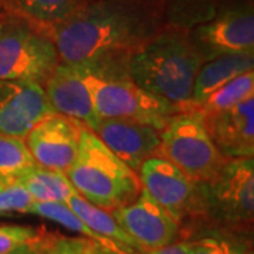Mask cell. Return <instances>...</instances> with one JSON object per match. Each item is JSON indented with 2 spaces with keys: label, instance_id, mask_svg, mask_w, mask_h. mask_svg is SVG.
Here are the masks:
<instances>
[{
  "label": "cell",
  "instance_id": "1f68e13d",
  "mask_svg": "<svg viewBox=\"0 0 254 254\" xmlns=\"http://www.w3.org/2000/svg\"><path fill=\"white\" fill-rule=\"evenodd\" d=\"M83 1H92V0H83Z\"/></svg>",
  "mask_w": 254,
  "mask_h": 254
},
{
  "label": "cell",
  "instance_id": "ba28073f",
  "mask_svg": "<svg viewBox=\"0 0 254 254\" xmlns=\"http://www.w3.org/2000/svg\"><path fill=\"white\" fill-rule=\"evenodd\" d=\"M192 46L203 61L219 55L254 53V11L252 3L222 9L208 21L188 30Z\"/></svg>",
  "mask_w": 254,
  "mask_h": 254
},
{
  "label": "cell",
  "instance_id": "44dd1931",
  "mask_svg": "<svg viewBox=\"0 0 254 254\" xmlns=\"http://www.w3.org/2000/svg\"><path fill=\"white\" fill-rule=\"evenodd\" d=\"M37 165L24 138L0 134V185L17 184Z\"/></svg>",
  "mask_w": 254,
  "mask_h": 254
},
{
  "label": "cell",
  "instance_id": "9c48e42d",
  "mask_svg": "<svg viewBox=\"0 0 254 254\" xmlns=\"http://www.w3.org/2000/svg\"><path fill=\"white\" fill-rule=\"evenodd\" d=\"M137 175L141 190L181 226L185 220L200 219L198 184L170 161L153 155L141 164Z\"/></svg>",
  "mask_w": 254,
  "mask_h": 254
},
{
  "label": "cell",
  "instance_id": "30bf717a",
  "mask_svg": "<svg viewBox=\"0 0 254 254\" xmlns=\"http://www.w3.org/2000/svg\"><path fill=\"white\" fill-rule=\"evenodd\" d=\"M141 253L163 249L178 240L181 225L141 190L136 199L112 212Z\"/></svg>",
  "mask_w": 254,
  "mask_h": 254
},
{
  "label": "cell",
  "instance_id": "83f0119b",
  "mask_svg": "<svg viewBox=\"0 0 254 254\" xmlns=\"http://www.w3.org/2000/svg\"><path fill=\"white\" fill-rule=\"evenodd\" d=\"M93 243L85 237L60 236L44 254H82Z\"/></svg>",
  "mask_w": 254,
  "mask_h": 254
},
{
  "label": "cell",
  "instance_id": "8992f818",
  "mask_svg": "<svg viewBox=\"0 0 254 254\" xmlns=\"http://www.w3.org/2000/svg\"><path fill=\"white\" fill-rule=\"evenodd\" d=\"M155 155L170 161L195 184L215 178L227 161L195 112H180L168 119L160 131Z\"/></svg>",
  "mask_w": 254,
  "mask_h": 254
},
{
  "label": "cell",
  "instance_id": "9a60e30c",
  "mask_svg": "<svg viewBox=\"0 0 254 254\" xmlns=\"http://www.w3.org/2000/svg\"><path fill=\"white\" fill-rule=\"evenodd\" d=\"M93 133L134 173L160 145V130L136 120L100 119Z\"/></svg>",
  "mask_w": 254,
  "mask_h": 254
},
{
  "label": "cell",
  "instance_id": "4fadbf2b",
  "mask_svg": "<svg viewBox=\"0 0 254 254\" xmlns=\"http://www.w3.org/2000/svg\"><path fill=\"white\" fill-rule=\"evenodd\" d=\"M210 140L227 160L254 157V96L229 109L196 113Z\"/></svg>",
  "mask_w": 254,
  "mask_h": 254
},
{
  "label": "cell",
  "instance_id": "ffe728a7",
  "mask_svg": "<svg viewBox=\"0 0 254 254\" xmlns=\"http://www.w3.org/2000/svg\"><path fill=\"white\" fill-rule=\"evenodd\" d=\"M34 202H58L66 203L73 192H76L66 174L37 167L20 182Z\"/></svg>",
  "mask_w": 254,
  "mask_h": 254
},
{
  "label": "cell",
  "instance_id": "f546056e",
  "mask_svg": "<svg viewBox=\"0 0 254 254\" xmlns=\"http://www.w3.org/2000/svg\"><path fill=\"white\" fill-rule=\"evenodd\" d=\"M82 254H103V253H102V250H100L98 246H96V245H91Z\"/></svg>",
  "mask_w": 254,
  "mask_h": 254
},
{
  "label": "cell",
  "instance_id": "603a6c76",
  "mask_svg": "<svg viewBox=\"0 0 254 254\" xmlns=\"http://www.w3.org/2000/svg\"><path fill=\"white\" fill-rule=\"evenodd\" d=\"M250 96H254V71H249L233 78L208 96V99L203 100L199 106L190 109V112L205 113L229 109Z\"/></svg>",
  "mask_w": 254,
  "mask_h": 254
},
{
  "label": "cell",
  "instance_id": "277c9868",
  "mask_svg": "<svg viewBox=\"0 0 254 254\" xmlns=\"http://www.w3.org/2000/svg\"><path fill=\"white\" fill-rule=\"evenodd\" d=\"M65 174L83 199L108 212L133 202L141 192L137 173L85 126L81 128L78 155Z\"/></svg>",
  "mask_w": 254,
  "mask_h": 254
},
{
  "label": "cell",
  "instance_id": "ac0fdd59",
  "mask_svg": "<svg viewBox=\"0 0 254 254\" xmlns=\"http://www.w3.org/2000/svg\"><path fill=\"white\" fill-rule=\"evenodd\" d=\"M27 213L36 215L41 218L48 219L57 222L68 230L83 235L85 239L91 240L93 245H96L102 250L103 254H144L141 252H137L128 246L119 245L116 242L110 240L108 237H103L93 232L91 227H88L81 219L73 213L71 208L66 203H58V202H34Z\"/></svg>",
  "mask_w": 254,
  "mask_h": 254
},
{
  "label": "cell",
  "instance_id": "6da1fadb",
  "mask_svg": "<svg viewBox=\"0 0 254 254\" xmlns=\"http://www.w3.org/2000/svg\"><path fill=\"white\" fill-rule=\"evenodd\" d=\"M165 27V0H92L43 34L60 63L83 65L128 58Z\"/></svg>",
  "mask_w": 254,
  "mask_h": 254
},
{
  "label": "cell",
  "instance_id": "5bb4252c",
  "mask_svg": "<svg viewBox=\"0 0 254 254\" xmlns=\"http://www.w3.org/2000/svg\"><path fill=\"white\" fill-rule=\"evenodd\" d=\"M46 96L55 113L71 119L93 131L98 116L81 69L76 65L58 63L51 75L43 83Z\"/></svg>",
  "mask_w": 254,
  "mask_h": 254
},
{
  "label": "cell",
  "instance_id": "cb8c5ba5",
  "mask_svg": "<svg viewBox=\"0 0 254 254\" xmlns=\"http://www.w3.org/2000/svg\"><path fill=\"white\" fill-rule=\"evenodd\" d=\"M190 254H245L250 246L237 233L216 229L188 240Z\"/></svg>",
  "mask_w": 254,
  "mask_h": 254
},
{
  "label": "cell",
  "instance_id": "d4e9b609",
  "mask_svg": "<svg viewBox=\"0 0 254 254\" xmlns=\"http://www.w3.org/2000/svg\"><path fill=\"white\" fill-rule=\"evenodd\" d=\"M33 203L34 200L21 184H13L0 190V215L11 212L27 213Z\"/></svg>",
  "mask_w": 254,
  "mask_h": 254
},
{
  "label": "cell",
  "instance_id": "5b68a950",
  "mask_svg": "<svg viewBox=\"0 0 254 254\" xmlns=\"http://www.w3.org/2000/svg\"><path fill=\"white\" fill-rule=\"evenodd\" d=\"M200 219L222 230L240 233L253 226L254 158L227 160L218 175L198 184Z\"/></svg>",
  "mask_w": 254,
  "mask_h": 254
},
{
  "label": "cell",
  "instance_id": "d6a6232c",
  "mask_svg": "<svg viewBox=\"0 0 254 254\" xmlns=\"http://www.w3.org/2000/svg\"><path fill=\"white\" fill-rule=\"evenodd\" d=\"M1 188H4V187H1V185H0V190H1Z\"/></svg>",
  "mask_w": 254,
  "mask_h": 254
},
{
  "label": "cell",
  "instance_id": "3957f363",
  "mask_svg": "<svg viewBox=\"0 0 254 254\" xmlns=\"http://www.w3.org/2000/svg\"><path fill=\"white\" fill-rule=\"evenodd\" d=\"M127 58H112L76 65L100 119H127L163 130L181 109L141 89L128 76Z\"/></svg>",
  "mask_w": 254,
  "mask_h": 254
},
{
  "label": "cell",
  "instance_id": "f1b7e54d",
  "mask_svg": "<svg viewBox=\"0 0 254 254\" xmlns=\"http://www.w3.org/2000/svg\"><path fill=\"white\" fill-rule=\"evenodd\" d=\"M144 254H190V245L188 240H177L163 249L147 252Z\"/></svg>",
  "mask_w": 254,
  "mask_h": 254
},
{
  "label": "cell",
  "instance_id": "484cf974",
  "mask_svg": "<svg viewBox=\"0 0 254 254\" xmlns=\"http://www.w3.org/2000/svg\"><path fill=\"white\" fill-rule=\"evenodd\" d=\"M41 227L18 226V225H1L0 226V254H6L18 246L34 239Z\"/></svg>",
  "mask_w": 254,
  "mask_h": 254
},
{
  "label": "cell",
  "instance_id": "8fae6325",
  "mask_svg": "<svg viewBox=\"0 0 254 254\" xmlns=\"http://www.w3.org/2000/svg\"><path fill=\"white\" fill-rule=\"evenodd\" d=\"M81 128V123L54 113L33 127L24 141L38 167L66 173L78 155Z\"/></svg>",
  "mask_w": 254,
  "mask_h": 254
},
{
  "label": "cell",
  "instance_id": "52a82bcc",
  "mask_svg": "<svg viewBox=\"0 0 254 254\" xmlns=\"http://www.w3.org/2000/svg\"><path fill=\"white\" fill-rule=\"evenodd\" d=\"M60 63L54 43L21 21L0 24V81L43 85Z\"/></svg>",
  "mask_w": 254,
  "mask_h": 254
},
{
  "label": "cell",
  "instance_id": "e0dca14e",
  "mask_svg": "<svg viewBox=\"0 0 254 254\" xmlns=\"http://www.w3.org/2000/svg\"><path fill=\"white\" fill-rule=\"evenodd\" d=\"M249 71H254V53L219 55L203 61L195 78L190 110L199 106L225 83Z\"/></svg>",
  "mask_w": 254,
  "mask_h": 254
},
{
  "label": "cell",
  "instance_id": "7a4b0ae2",
  "mask_svg": "<svg viewBox=\"0 0 254 254\" xmlns=\"http://www.w3.org/2000/svg\"><path fill=\"white\" fill-rule=\"evenodd\" d=\"M203 60L190 44L188 31L165 27L128 55V76L145 92L190 110L196 73Z\"/></svg>",
  "mask_w": 254,
  "mask_h": 254
},
{
  "label": "cell",
  "instance_id": "d6986e66",
  "mask_svg": "<svg viewBox=\"0 0 254 254\" xmlns=\"http://www.w3.org/2000/svg\"><path fill=\"white\" fill-rule=\"evenodd\" d=\"M66 205L86 226L91 227L92 230L96 232L98 235L108 237L119 245L128 246L137 252H140L137 249L134 240L127 235L116 222V219L113 218L112 212H108L105 209H100L92 205L86 199H83L78 192H73L71 198L66 202Z\"/></svg>",
  "mask_w": 254,
  "mask_h": 254
},
{
  "label": "cell",
  "instance_id": "4dcf8cb0",
  "mask_svg": "<svg viewBox=\"0 0 254 254\" xmlns=\"http://www.w3.org/2000/svg\"><path fill=\"white\" fill-rule=\"evenodd\" d=\"M245 254H253V249L250 247V249H249V250H247V252H246Z\"/></svg>",
  "mask_w": 254,
  "mask_h": 254
},
{
  "label": "cell",
  "instance_id": "7c38bea8",
  "mask_svg": "<svg viewBox=\"0 0 254 254\" xmlns=\"http://www.w3.org/2000/svg\"><path fill=\"white\" fill-rule=\"evenodd\" d=\"M54 113L43 85L0 81V134L24 138L33 127Z\"/></svg>",
  "mask_w": 254,
  "mask_h": 254
},
{
  "label": "cell",
  "instance_id": "7402d4cb",
  "mask_svg": "<svg viewBox=\"0 0 254 254\" xmlns=\"http://www.w3.org/2000/svg\"><path fill=\"white\" fill-rule=\"evenodd\" d=\"M219 0H165V26L188 31L212 18Z\"/></svg>",
  "mask_w": 254,
  "mask_h": 254
},
{
  "label": "cell",
  "instance_id": "4316f807",
  "mask_svg": "<svg viewBox=\"0 0 254 254\" xmlns=\"http://www.w3.org/2000/svg\"><path fill=\"white\" fill-rule=\"evenodd\" d=\"M58 237L60 236H57L55 233H50L44 227H41L40 233L34 239L28 240L24 245L18 246L6 254H44L57 242Z\"/></svg>",
  "mask_w": 254,
  "mask_h": 254
},
{
  "label": "cell",
  "instance_id": "2e32d148",
  "mask_svg": "<svg viewBox=\"0 0 254 254\" xmlns=\"http://www.w3.org/2000/svg\"><path fill=\"white\" fill-rule=\"evenodd\" d=\"M83 3V0H0V14L4 23L21 21L44 33L72 16Z\"/></svg>",
  "mask_w": 254,
  "mask_h": 254
}]
</instances>
